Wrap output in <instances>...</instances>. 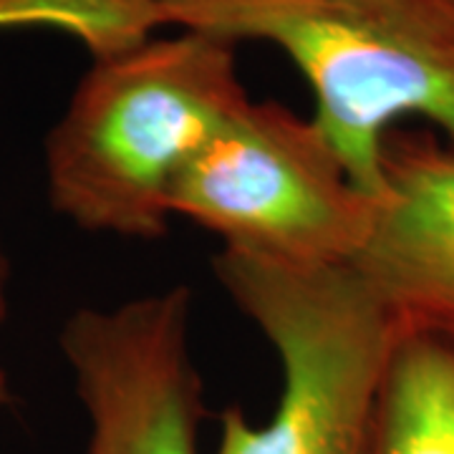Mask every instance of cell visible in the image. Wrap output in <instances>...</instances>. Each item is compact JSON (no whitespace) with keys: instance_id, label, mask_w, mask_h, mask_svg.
Returning a JSON list of instances; mask_svg holds the SVG:
<instances>
[{"instance_id":"1","label":"cell","mask_w":454,"mask_h":454,"mask_svg":"<svg viewBox=\"0 0 454 454\" xmlns=\"http://www.w3.org/2000/svg\"><path fill=\"white\" fill-rule=\"evenodd\" d=\"M235 49L177 28L94 59L43 145L51 207L86 232L164 238L179 169L250 98Z\"/></svg>"},{"instance_id":"2","label":"cell","mask_w":454,"mask_h":454,"mask_svg":"<svg viewBox=\"0 0 454 454\" xmlns=\"http://www.w3.org/2000/svg\"><path fill=\"white\" fill-rule=\"evenodd\" d=\"M160 16L283 51L366 195L384 192V139L399 119L419 116L454 146V0H160Z\"/></svg>"},{"instance_id":"3","label":"cell","mask_w":454,"mask_h":454,"mask_svg":"<svg viewBox=\"0 0 454 454\" xmlns=\"http://www.w3.org/2000/svg\"><path fill=\"white\" fill-rule=\"evenodd\" d=\"M212 270L280 361V399L255 424L217 417L215 454H366L399 331L351 265L288 268L220 250Z\"/></svg>"},{"instance_id":"4","label":"cell","mask_w":454,"mask_h":454,"mask_svg":"<svg viewBox=\"0 0 454 454\" xmlns=\"http://www.w3.org/2000/svg\"><path fill=\"white\" fill-rule=\"evenodd\" d=\"M169 210L215 232L223 250L343 268L369 238L376 197L351 179L313 116L247 98L179 169Z\"/></svg>"},{"instance_id":"5","label":"cell","mask_w":454,"mask_h":454,"mask_svg":"<svg viewBox=\"0 0 454 454\" xmlns=\"http://www.w3.org/2000/svg\"><path fill=\"white\" fill-rule=\"evenodd\" d=\"M190 331L187 286L66 318L59 346L86 414L83 454H200L207 411Z\"/></svg>"},{"instance_id":"6","label":"cell","mask_w":454,"mask_h":454,"mask_svg":"<svg viewBox=\"0 0 454 454\" xmlns=\"http://www.w3.org/2000/svg\"><path fill=\"white\" fill-rule=\"evenodd\" d=\"M384 192L351 268L399 336L454 346V146L429 131L391 129Z\"/></svg>"},{"instance_id":"7","label":"cell","mask_w":454,"mask_h":454,"mask_svg":"<svg viewBox=\"0 0 454 454\" xmlns=\"http://www.w3.org/2000/svg\"><path fill=\"white\" fill-rule=\"evenodd\" d=\"M366 454H454V346L399 336Z\"/></svg>"},{"instance_id":"8","label":"cell","mask_w":454,"mask_h":454,"mask_svg":"<svg viewBox=\"0 0 454 454\" xmlns=\"http://www.w3.org/2000/svg\"><path fill=\"white\" fill-rule=\"evenodd\" d=\"M18 26L71 33L91 59L131 49L164 28L160 0H0V28Z\"/></svg>"},{"instance_id":"9","label":"cell","mask_w":454,"mask_h":454,"mask_svg":"<svg viewBox=\"0 0 454 454\" xmlns=\"http://www.w3.org/2000/svg\"><path fill=\"white\" fill-rule=\"evenodd\" d=\"M8 309H11V260L0 245V325L8 318Z\"/></svg>"},{"instance_id":"10","label":"cell","mask_w":454,"mask_h":454,"mask_svg":"<svg viewBox=\"0 0 454 454\" xmlns=\"http://www.w3.org/2000/svg\"><path fill=\"white\" fill-rule=\"evenodd\" d=\"M13 402V389H11V379H8V373L0 369V409L3 406H8Z\"/></svg>"}]
</instances>
